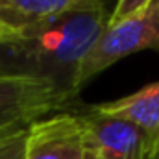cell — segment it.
Here are the masks:
<instances>
[{"label":"cell","instance_id":"1","mask_svg":"<svg viewBox=\"0 0 159 159\" xmlns=\"http://www.w3.org/2000/svg\"><path fill=\"white\" fill-rule=\"evenodd\" d=\"M111 11L69 13L19 30V37L0 44V74L46 80L78 100L74 80L80 63L104 32Z\"/></svg>","mask_w":159,"mask_h":159},{"label":"cell","instance_id":"2","mask_svg":"<svg viewBox=\"0 0 159 159\" xmlns=\"http://www.w3.org/2000/svg\"><path fill=\"white\" fill-rule=\"evenodd\" d=\"M143 50L159 52V0H154L148 7L129 19L115 24L107 22L80 63L74 91L80 94V91L102 70Z\"/></svg>","mask_w":159,"mask_h":159},{"label":"cell","instance_id":"3","mask_svg":"<svg viewBox=\"0 0 159 159\" xmlns=\"http://www.w3.org/2000/svg\"><path fill=\"white\" fill-rule=\"evenodd\" d=\"M76 100L39 78L0 74V137L26 131L48 115L69 111Z\"/></svg>","mask_w":159,"mask_h":159},{"label":"cell","instance_id":"4","mask_svg":"<svg viewBox=\"0 0 159 159\" xmlns=\"http://www.w3.org/2000/svg\"><path fill=\"white\" fill-rule=\"evenodd\" d=\"M70 111L80 120L85 146L109 159H154L148 135L129 120L106 115L94 104H74Z\"/></svg>","mask_w":159,"mask_h":159},{"label":"cell","instance_id":"5","mask_svg":"<svg viewBox=\"0 0 159 159\" xmlns=\"http://www.w3.org/2000/svg\"><path fill=\"white\" fill-rule=\"evenodd\" d=\"M87 146L74 111H59L26 131L24 159H85Z\"/></svg>","mask_w":159,"mask_h":159},{"label":"cell","instance_id":"6","mask_svg":"<svg viewBox=\"0 0 159 159\" xmlns=\"http://www.w3.org/2000/svg\"><path fill=\"white\" fill-rule=\"evenodd\" d=\"M117 0H0V17L15 32L69 13L111 11Z\"/></svg>","mask_w":159,"mask_h":159},{"label":"cell","instance_id":"7","mask_svg":"<svg viewBox=\"0 0 159 159\" xmlns=\"http://www.w3.org/2000/svg\"><path fill=\"white\" fill-rule=\"evenodd\" d=\"M94 107L106 115L129 120L139 126L148 135L154 146V156H159V81L150 83L119 100L94 104Z\"/></svg>","mask_w":159,"mask_h":159},{"label":"cell","instance_id":"8","mask_svg":"<svg viewBox=\"0 0 159 159\" xmlns=\"http://www.w3.org/2000/svg\"><path fill=\"white\" fill-rule=\"evenodd\" d=\"M26 131H19V133L7 135V137H0V159H24Z\"/></svg>","mask_w":159,"mask_h":159},{"label":"cell","instance_id":"9","mask_svg":"<svg viewBox=\"0 0 159 159\" xmlns=\"http://www.w3.org/2000/svg\"><path fill=\"white\" fill-rule=\"evenodd\" d=\"M152 2L154 0H117L113 9H111V15H109V24H115V22H120L124 19L133 17L135 13L148 7Z\"/></svg>","mask_w":159,"mask_h":159},{"label":"cell","instance_id":"10","mask_svg":"<svg viewBox=\"0 0 159 159\" xmlns=\"http://www.w3.org/2000/svg\"><path fill=\"white\" fill-rule=\"evenodd\" d=\"M17 37H19V32H15L13 28H9L2 20V17H0V44H7V43L15 41Z\"/></svg>","mask_w":159,"mask_h":159},{"label":"cell","instance_id":"11","mask_svg":"<svg viewBox=\"0 0 159 159\" xmlns=\"http://www.w3.org/2000/svg\"><path fill=\"white\" fill-rule=\"evenodd\" d=\"M85 159H109V157H106V156H102V154H98V152H94V150H89V148H87Z\"/></svg>","mask_w":159,"mask_h":159},{"label":"cell","instance_id":"12","mask_svg":"<svg viewBox=\"0 0 159 159\" xmlns=\"http://www.w3.org/2000/svg\"><path fill=\"white\" fill-rule=\"evenodd\" d=\"M156 159H159V156H157V157H156Z\"/></svg>","mask_w":159,"mask_h":159}]
</instances>
